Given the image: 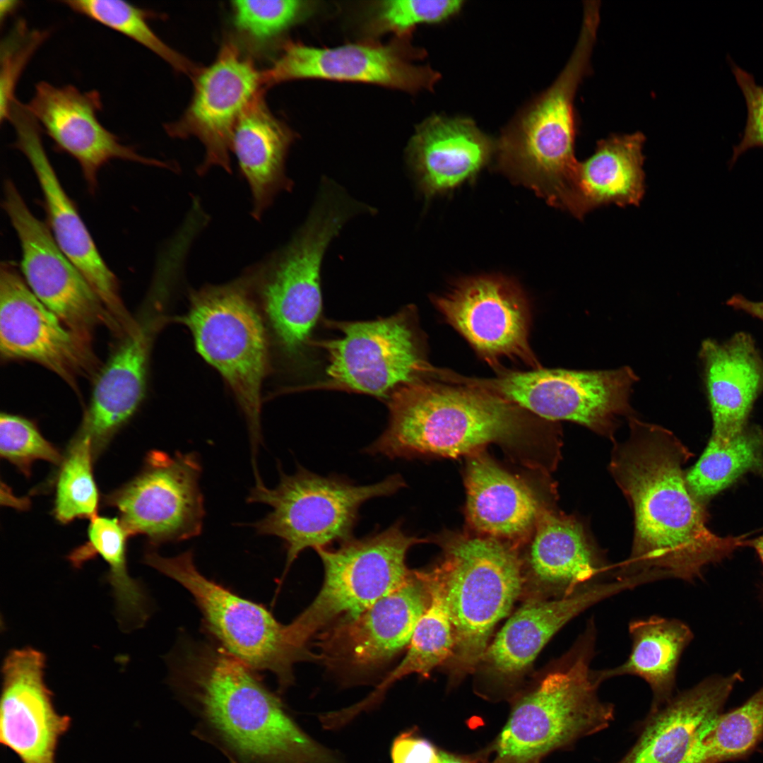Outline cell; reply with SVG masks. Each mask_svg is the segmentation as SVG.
<instances>
[{
  "label": "cell",
  "instance_id": "cell-38",
  "mask_svg": "<svg viewBox=\"0 0 763 763\" xmlns=\"http://www.w3.org/2000/svg\"><path fill=\"white\" fill-rule=\"evenodd\" d=\"M61 3L143 45L178 71L194 76L200 70L153 31L148 22L152 17L150 11L120 0H67Z\"/></svg>",
  "mask_w": 763,
  "mask_h": 763
},
{
  "label": "cell",
  "instance_id": "cell-48",
  "mask_svg": "<svg viewBox=\"0 0 763 763\" xmlns=\"http://www.w3.org/2000/svg\"><path fill=\"white\" fill-rule=\"evenodd\" d=\"M438 762L439 763H471L468 760L456 756L455 755L446 752L444 751H438Z\"/></svg>",
  "mask_w": 763,
  "mask_h": 763
},
{
  "label": "cell",
  "instance_id": "cell-21",
  "mask_svg": "<svg viewBox=\"0 0 763 763\" xmlns=\"http://www.w3.org/2000/svg\"><path fill=\"white\" fill-rule=\"evenodd\" d=\"M15 146L28 160L43 194L49 230L62 252L79 270L115 321L131 325L117 277L101 256L78 210L62 187L42 145L40 127L27 110L11 119Z\"/></svg>",
  "mask_w": 763,
  "mask_h": 763
},
{
  "label": "cell",
  "instance_id": "cell-11",
  "mask_svg": "<svg viewBox=\"0 0 763 763\" xmlns=\"http://www.w3.org/2000/svg\"><path fill=\"white\" fill-rule=\"evenodd\" d=\"M144 562L179 582L192 595L206 627L223 648L253 670L274 673L282 688L292 683L295 663L317 659L315 654L298 645L290 624H281L263 605L201 574L191 550L172 557L148 552Z\"/></svg>",
  "mask_w": 763,
  "mask_h": 763
},
{
  "label": "cell",
  "instance_id": "cell-31",
  "mask_svg": "<svg viewBox=\"0 0 763 763\" xmlns=\"http://www.w3.org/2000/svg\"><path fill=\"white\" fill-rule=\"evenodd\" d=\"M292 134L267 107L260 91L234 129L231 150L253 197L252 215L259 219L275 195L290 187L284 163Z\"/></svg>",
  "mask_w": 763,
  "mask_h": 763
},
{
  "label": "cell",
  "instance_id": "cell-28",
  "mask_svg": "<svg viewBox=\"0 0 763 763\" xmlns=\"http://www.w3.org/2000/svg\"><path fill=\"white\" fill-rule=\"evenodd\" d=\"M151 328L136 324L95 381L76 437L89 439L95 461L114 434L133 416L146 392Z\"/></svg>",
  "mask_w": 763,
  "mask_h": 763
},
{
  "label": "cell",
  "instance_id": "cell-10",
  "mask_svg": "<svg viewBox=\"0 0 763 763\" xmlns=\"http://www.w3.org/2000/svg\"><path fill=\"white\" fill-rule=\"evenodd\" d=\"M423 541L408 536L398 521L372 536L352 538L337 549H316L324 577L313 601L290 622L299 645L307 649L317 633L356 617L401 586L413 572L406 564L407 552Z\"/></svg>",
  "mask_w": 763,
  "mask_h": 763
},
{
  "label": "cell",
  "instance_id": "cell-24",
  "mask_svg": "<svg viewBox=\"0 0 763 763\" xmlns=\"http://www.w3.org/2000/svg\"><path fill=\"white\" fill-rule=\"evenodd\" d=\"M644 584L642 576L615 577L592 583L567 596L531 601L509 618L480 661L497 675H519L574 617L598 603Z\"/></svg>",
  "mask_w": 763,
  "mask_h": 763
},
{
  "label": "cell",
  "instance_id": "cell-27",
  "mask_svg": "<svg viewBox=\"0 0 763 763\" xmlns=\"http://www.w3.org/2000/svg\"><path fill=\"white\" fill-rule=\"evenodd\" d=\"M495 150L496 142L472 119L433 115L418 126L407 153L420 188L430 197L474 177Z\"/></svg>",
  "mask_w": 763,
  "mask_h": 763
},
{
  "label": "cell",
  "instance_id": "cell-33",
  "mask_svg": "<svg viewBox=\"0 0 763 763\" xmlns=\"http://www.w3.org/2000/svg\"><path fill=\"white\" fill-rule=\"evenodd\" d=\"M631 652L621 665L594 670L599 683L613 677L631 675L646 681L656 701L671 698L675 675L682 653L693 638L690 627L684 622L652 615L629 624Z\"/></svg>",
  "mask_w": 763,
  "mask_h": 763
},
{
  "label": "cell",
  "instance_id": "cell-35",
  "mask_svg": "<svg viewBox=\"0 0 763 763\" xmlns=\"http://www.w3.org/2000/svg\"><path fill=\"white\" fill-rule=\"evenodd\" d=\"M88 541L75 549L69 560L76 567L99 554L109 566L107 580L115 598L118 615L124 625H141L147 619L146 596L139 583L132 579L126 566V540L129 537L119 519L95 516L90 519Z\"/></svg>",
  "mask_w": 763,
  "mask_h": 763
},
{
  "label": "cell",
  "instance_id": "cell-3",
  "mask_svg": "<svg viewBox=\"0 0 763 763\" xmlns=\"http://www.w3.org/2000/svg\"><path fill=\"white\" fill-rule=\"evenodd\" d=\"M456 384L428 379L397 389L389 398L388 427L366 451L390 459L457 457L490 442L514 441L530 430L527 410L481 388Z\"/></svg>",
  "mask_w": 763,
  "mask_h": 763
},
{
  "label": "cell",
  "instance_id": "cell-47",
  "mask_svg": "<svg viewBox=\"0 0 763 763\" xmlns=\"http://www.w3.org/2000/svg\"><path fill=\"white\" fill-rule=\"evenodd\" d=\"M22 2L16 0H4L0 1V18L1 23L13 13H15L20 6Z\"/></svg>",
  "mask_w": 763,
  "mask_h": 763
},
{
  "label": "cell",
  "instance_id": "cell-18",
  "mask_svg": "<svg viewBox=\"0 0 763 763\" xmlns=\"http://www.w3.org/2000/svg\"><path fill=\"white\" fill-rule=\"evenodd\" d=\"M194 92L182 118L169 124L170 136H196L205 147L199 174L212 166L230 172L234 129L245 109L262 90V72L232 42H225L215 61L195 76Z\"/></svg>",
  "mask_w": 763,
  "mask_h": 763
},
{
  "label": "cell",
  "instance_id": "cell-2",
  "mask_svg": "<svg viewBox=\"0 0 763 763\" xmlns=\"http://www.w3.org/2000/svg\"><path fill=\"white\" fill-rule=\"evenodd\" d=\"M253 670L221 646L186 651L177 683L242 763H341L304 733Z\"/></svg>",
  "mask_w": 763,
  "mask_h": 763
},
{
  "label": "cell",
  "instance_id": "cell-46",
  "mask_svg": "<svg viewBox=\"0 0 763 763\" xmlns=\"http://www.w3.org/2000/svg\"><path fill=\"white\" fill-rule=\"evenodd\" d=\"M726 304L735 310L763 321V301H752L740 294H735L727 300Z\"/></svg>",
  "mask_w": 763,
  "mask_h": 763
},
{
  "label": "cell",
  "instance_id": "cell-5",
  "mask_svg": "<svg viewBox=\"0 0 763 763\" xmlns=\"http://www.w3.org/2000/svg\"><path fill=\"white\" fill-rule=\"evenodd\" d=\"M595 641L591 621L565 661L515 705L495 745L492 763H538L610 723L613 706L599 699L601 683L591 668Z\"/></svg>",
  "mask_w": 763,
  "mask_h": 763
},
{
  "label": "cell",
  "instance_id": "cell-23",
  "mask_svg": "<svg viewBox=\"0 0 763 763\" xmlns=\"http://www.w3.org/2000/svg\"><path fill=\"white\" fill-rule=\"evenodd\" d=\"M25 106L55 147L78 162L92 192L97 188L99 171L112 160L168 167L139 155L103 126L97 118L102 100L97 90L85 92L71 85L59 87L40 81Z\"/></svg>",
  "mask_w": 763,
  "mask_h": 763
},
{
  "label": "cell",
  "instance_id": "cell-7",
  "mask_svg": "<svg viewBox=\"0 0 763 763\" xmlns=\"http://www.w3.org/2000/svg\"><path fill=\"white\" fill-rule=\"evenodd\" d=\"M444 551L427 572L453 625L451 660L469 670L480 663L493 629L521 593V563L514 548L492 537H454L444 542Z\"/></svg>",
  "mask_w": 763,
  "mask_h": 763
},
{
  "label": "cell",
  "instance_id": "cell-20",
  "mask_svg": "<svg viewBox=\"0 0 763 763\" xmlns=\"http://www.w3.org/2000/svg\"><path fill=\"white\" fill-rule=\"evenodd\" d=\"M434 301L446 321L486 359L507 357L536 364L528 342L526 300L509 280L463 279Z\"/></svg>",
  "mask_w": 763,
  "mask_h": 763
},
{
  "label": "cell",
  "instance_id": "cell-25",
  "mask_svg": "<svg viewBox=\"0 0 763 763\" xmlns=\"http://www.w3.org/2000/svg\"><path fill=\"white\" fill-rule=\"evenodd\" d=\"M699 357L712 418L710 439L726 445L747 427L763 393V358L752 336L744 332L723 343L704 341Z\"/></svg>",
  "mask_w": 763,
  "mask_h": 763
},
{
  "label": "cell",
  "instance_id": "cell-1",
  "mask_svg": "<svg viewBox=\"0 0 763 763\" xmlns=\"http://www.w3.org/2000/svg\"><path fill=\"white\" fill-rule=\"evenodd\" d=\"M629 435L614 441L609 469L634 519L629 556L615 576L653 574L694 582L704 568L745 546L743 537H721L706 524L690 491L683 465L687 448L668 430L628 418Z\"/></svg>",
  "mask_w": 763,
  "mask_h": 763
},
{
  "label": "cell",
  "instance_id": "cell-43",
  "mask_svg": "<svg viewBox=\"0 0 763 763\" xmlns=\"http://www.w3.org/2000/svg\"><path fill=\"white\" fill-rule=\"evenodd\" d=\"M47 30H30L20 19L1 44L0 119H8L11 107L16 99L14 92L19 78L30 58L47 37Z\"/></svg>",
  "mask_w": 763,
  "mask_h": 763
},
{
  "label": "cell",
  "instance_id": "cell-44",
  "mask_svg": "<svg viewBox=\"0 0 763 763\" xmlns=\"http://www.w3.org/2000/svg\"><path fill=\"white\" fill-rule=\"evenodd\" d=\"M732 72L740 87L747 107L745 127L740 143L734 146L731 165L749 149L763 148V85L754 76L733 61Z\"/></svg>",
  "mask_w": 763,
  "mask_h": 763
},
{
  "label": "cell",
  "instance_id": "cell-14",
  "mask_svg": "<svg viewBox=\"0 0 763 763\" xmlns=\"http://www.w3.org/2000/svg\"><path fill=\"white\" fill-rule=\"evenodd\" d=\"M196 453L170 456L149 451L141 471L104 497L117 509L129 536L143 535L158 545L197 536L202 531L204 505Z\"/></svg>",
  "mask_w": 763,
  "mask_h": 763
},
{
  "label": "cell",
  "instance_id": "cell-13",
  "mask_svg": "<svg viewBox=\"0 0 763 763\" xmlns=\"http://www.w3.org/2000/svg\"><path fill=\"white\" fill-rule=\"evenodd\" d=\"M413 312L374 321L339 323L342 336L319 345L328 353L329 384L388 398L408 384L434 379L423 358Z\"/></svg>",
  "mask_w": 763,
  "mask_h": 763
},
{
  "label": "cell",
  "instance_id": "cell-15",
  "mask_svg": "<svg viewBox=\"0 0 763 763\" xmlns=\"http://www.w3.org/2000/svg\"><path fill=\"white\" fill-rule=\"evenodd\" d=\"M2 205L20 242L22 274L38 300L89 343L98 325L118 326L85 277L60 249L49 228L32 214L8 179L4 182Z\"/></svg>",
  "mask_w": 763,
  "mask_h": 763
},
{
  "label": "cell",
  "instance_id": "cell-40",
  "mask_svg": "<svg viewBox=\"0 0 763 763\" xmlns=\"http://www.w3.org/2000/svg\"><path fill=\"white\" fill-rule=\"evenodd\" d=\"M311 1L297 0L234 1L233 23L251 42H268L309 16Z\"/></svg>",
  "mask_w": 763,
  "mask_h": 763
},
{
  "label": "cell",
  "instance_id": "cell-32",
  "mask_svg": "<svg viewBox=\"0 0 763 763\" xmlns=\"http://www.w3.org/2000/svg\"><path fill=\"white\" fill-rule=\"evenodd\" d=\"M644 141L639 131L612 134L598 141L594 153L579 162L578 218L603 205H639L644 194Z\"/></svg>",
  "mask_w": 763,
  "mask_h": 763
},
{
  "label": "cell",
  "instance_id": "cell-26",
  "mask_svg": "<svg viewBox=\"0 0 763 763\" xmlns=\"http://www.w3.org/2000/svg\"><path fill=\"white\" fill-rule=\"evenodd\" d=\"M740 672L711 675L667 701L620 763H688L704 728L721 713Z\"/></svg>",
  "mask_w": 763,
  "mask_h": 763
},
{
  "label": "cell",
  "instance_id": "cell-36",
  "mask_svg": "<svg viewBox=\"0 0 763 763\" xmlns=\"http://www.w3.org/2000/svg\"><path fill=\"white\" fill-rule=\"evenodd\" d=\"M747 472L763 476V430L757 426H747L726 445L709 439L685 480L691 493L702 502Z\"/></svg>",
  "mask_w": 763,
  "mask_h": 763
},
{
  "label": "cell",
  "instance_id": "cell-45",
  "mask_svg": "<svg viewBox=\"0 0 763 763\" xmlns=\"http://www.w3.org/2000/svg\"><path fill=\"white\" fill-rule=\"evenodd\" d=\"M392 763H439L438 751L427 740L411 731L400 734L391 750Z\"/></svg>",
  "mask_w": 763,
  "mask_h": 763
},
{
  "label": "cell",
  "instance_id": "cell-17",
  "mask_svg": "<svg viewBox=\"0 0 763 763\" xmlns=\"http://www.w3.org/2000/svg\"><path fill=\"white\" fill-rule=\"evenodd\" d=\"M0 354L37 362L72 385L95 364L90 343L38 300L9 261L0 271Z\"/></svg>",
  "mask_w": 763,
  "mask_h": 763
},
{
  "label": "cell",
  "instance_id": "cell-12",
  "mask_svg": "<svg viewBox=\"0 0 763 763\" xmlns=\"http://www.w3.org/2000/svg\"><path fill=\"white\" fill-rule=\"evenodd\" d=\"M637 380L629 367L596 371L538 369L464 379L540 418L574 422L610 439L619 417L633 416L629 396Z\"/></svg>",
  "mask_w": 763,
  "mask_h": 763
},
{
  "label": "cell",
  "instance_id": "cell-29",
  "mask_svg": "<svg viewBox=\"0 0 763 763\" xmlns=\"http://www.w3.org/2000/svg\"><path fill=\"white\" fill-rule=\"evenodd\" d=\"M537 580L559 598L601 580L606 569L583 526L570 516L540 511L530 552Z\"/></svg>",
  "mask_w": 763,
  "mask_h": 763
},
{
  "label": "cell",
  "instance_id": "cell-16",
  "mask_svg": "<svg viewBox=\"0 0 763 763\" xmlns=\"http://www.w3.org/2000/svg\"><path fill=\"white\" fill-rule=\"evenodd\" d=\"M430 599L424 571H413L401 586L356 617L320 632L317 660L333 670L350 675L384 666L408 648Z\"/></svg>",
  "mask_w": 763,
  "mask_h": 763
},
{
  "label": "cell",
  "instance_id": "cell-37",
  "mask_svg": "<svg viewBox=\"0 0 763 763\" xmlns=\"http://www.w3.org/2000/svg\"><path fill=\"white\" fill-rule=\"evenodd\" d=\"M763 739V686L743 705L704 728L688 763H721L750 753Z\"/></svg>",
  "mask_w": 763,
  "mask_h": 763
},
{
  "label": "cell",
  "instance_id": "cell-4",
  "mask_svg": "<svg viewBox=\"0 0 763 763\" xmlns=\"http://www.w3.org/2000/svg\"><path fill=\"white\" fill-rule=\"evenodd\" d=\"M600 12L584 9L580 34L565 67L554 83L528 104L496 142L499 167L554 206L574 214L579 162L574 101L589 69Z\"/></svg>",
  "mask_w": 763,
  "mask_h": 763
},
{
  "label": "cell",
  "instance_id": "cell-42",
  "mask_svg": "<svg viewBox=\"0 0 763 763\" xmlns=\"http://www.w3.org/2000/svg\"><path fill=\"white\" fill-rule=\"evenodd\" d=\"M0 454L27 477L30 475L34 461L43 460L59 465L64 459L34 422L6 413L0 415Z\"/></svg>",
  "mask_w": 763,
  "mask_h": 763
},
{
  "label": "cell",
  "instance_id": "cell-22",
  "mask_svg": "<svg viewBox=\"0 0 763 763\" xmlns=\"http://www.w3.org/2000/svg\"><path fill=\"white\" fill-rule=\"evenodd\" d=\"M45 655L31 647L11 651L2 666L0 740L22 763H56L71 718L59 714L45 681Z\"/></svg>",
  "mask_w": 763,
  "mask_h": 763
},
{
  "label": "cell",
  "instance_id": "cell-34",
  "mask_svg": "<svg viewBox=\"0 0 763 763\" xmlns=\"http://www.w3.org/2000/svg\"><path fill=\"white\" fill-rule=\"evenodd\" d=\"M424 572L430 589V603L416 625L407 652L366 699L350 707L355 716L377 704L394 682L414 673L429 677L434 668L454 656L455 636L447 608L437 586L427 571Z\"/></svg>",
  "mask_w": 763,
  "mask_h": 763
},
{
  "label": "cell",
  "instance_id": "cell-49",
  "mask_svg": "<svg viewBox=\"0 0 763 763\" xmlns=\"http://www.w3.org/2000/svg\"><path fill=\"white\" fill-rule=\"evenodd\" d=\"M745 545L750 546L756 550L763 566V535L752 540H747ZM762 598L763 601V588L762 593Z\"/></svg>",
  "mask_w": 763,
  "mask_h": 763
},
{
  "label": "cell",
  "instance_id": "cell-6",
  "mask_svg": "<svg viewBox=\"0 0 763 763\" xmlns=\"http://www.w3.org/2000/svg\"><path fill=\"white\" fill-rule=\"evenodd\" d=\"M252 277L192 293L184 322L198 353L222 375L245 417L252 462L262 442L261 388L269 368L267 330Z\"/></svg>",
  "mask_w": 763,
  "mask_h": 763
},
{
  "label": "cell",
  "instance_id": "cell-41",
  "mask_svg": "<svg viewBox=\"0 0 763 763\" xmlns=\"http://www.w3.org/2000/svg\"><path fill=\"white\" fill-rule=\"evenodd\" d=\"M463 4L460 0L376 1L368 10L366 28L374 35L391 32L407 35L418 25L449 19L459 12Z\"/></svg>",
  "mask_w": 763,
  "mask_h": 763
},
{
  "label": "cell",
  "instance_id": "cell-9",
  "mask_svg": "<svg viewBox=\"0 0 763 763\" xmlns=\"http://www.w3.org/2000/svg\"><path fill=\"white\" fill-rule=\"evenodd\" d=\"M280 471L275 488L256 486L249 503H262L272 510L252 526L260 535L281 538L286 548L285 571L300 553L312 548H327L352 538L358 510L367 500L392 495L406 485L400 475L369 485H355L336 476L322 477L299 467L295 473Z\"/></svg>",
  "mask_w": 763,
  "mask_h": 763
},
{
  "label": "cell",
  "instance_id": "cell-19",
  "mask_svg": "<svg viewBox=\"0 0 763 763\" xmlns=\"http://www.w3.org/2000/svg\"><path fill=\"white\" fill-rule=\"evenodd\" d=\"M420 53L398 42L321 48L290 42L273 64L262 71L263 84L317 78L373 83L410 93L433 90L440 74L410 61Z\"/></svg>",
  "mask_w": 763,
  "mask_h": 763
},
{
  "label": "cell",
  "instance_id": "cell-30",
  "mask_svg": "<svg viewBox=\"0 0 763 763\" xmlns=\"http://www.w3.org/2000/svg\"><path fill=\"white\" fill-rule=\"evenodd\" d=\"M470 524L492 538H514L531 530L541 510L533 492L485 454L469 459L466 471Z\"/></svg>",
  "mask_w": 763,
  "mask_h": 763
},
{
  "label": "cell",
  "instance_id": "cell-8",
  "mask_svg": "<svg viewBox=\"0 0 763 763\" xmlns=\"http://www.w3.org/2000/svg\"><path fill=\"white\" fill-rule=\"evenodd\" d=\"M325 186L297 236L252 276L273 336L283 353L300 355L321 310L320 270L324 252L356 207Z\"/></svg>",
  "mask_w": 763,
  "mask_h": 763
},
{
  "label": "cell",
  "instance_id": "cell-39",
  "mask_svg": "<svg viewBox=\"0 0 763 763\" xmlns=\"http://www.w3.org/2000/svg\"><path fill=\"white\" fill-rule=\"evenodd\" d=\"M90 441L75 437L64 456L56 484L54 514L62 524L97 516L99 495Z\"/></svg>",
  "mask_w": 763,
  "mask_h": 763
}]
</instances>
